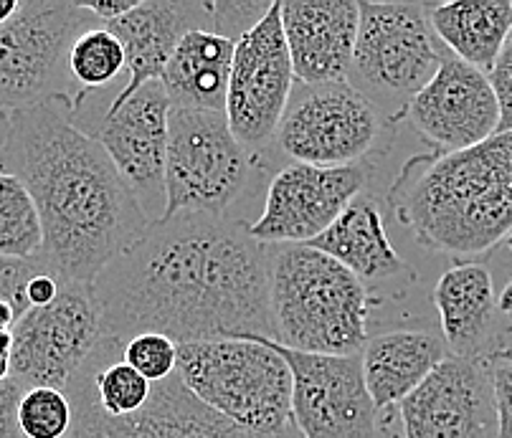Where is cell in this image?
<instances>
[{
	"instance_id": "f546056e",
	"label": "cell",
	"mask_w": 512,
	"mask_h": 438,
	"mask_svg": "<svg viewBox=\"0 0 512 438\" xmlns=\"http://www.w3.org/2000/svg\"><path fill=\"white\" fill-rule=\"evenodd\" d=\"M49 269L44 256L36 254L31 259H11V256H0V302H6L8 307L16 312L21 320L28 312V284L36 274ZM51 271V269H49Z\"/></svg>"
},
{
	"instance_id": "836d02e7",
	"label": "cell",
	"mask_w": 512,
	"mask_h": 438,
	"mask_svg": "<svg viewBox=\"0 0 512 438\" xmlns=\"http://www.w3.org/2000/svg\"><path fill=\"white\" fill-rule=\"evenodd\" d=\"M66 282H61L59 276L54 274V271H41V274H36L31 279V284H28V307H46V304L54 302L56 297H59L61 287H64Z\"/></svg>"
},
{
	"instance_id": "1f68e13d",
	"label": "cell",
	"mask_w": 512,
	"mask_h": 438,
	"mask_svg": "<svg viewBox=\"0 0 512 438\" xmlns=\"http://www.w3.org/2000/svg\"><path fill=\"white\" fill-rule=\"evenodd\" d=\"M487 76H490L497 104H500V132H512V33L507 38L500 59H497L495 69Z\"/></svg>"
},
{
	"instance_id": "52a82bcc",
	"label": "cell",
	"mask_w": 512,
	"mask_h": 438,
	"mask_svg": "<svg viewBox=\"0 0 512 438\" xmlns=\"http://www.w3.org/2000/svg\"><path fill=\"white\" fill-rule=\"evenodd\" d=\"M360 26L348 82L393 125L442 69L449 51L436 38L424 3L358 0Z\"/></svg>"
},
{
	"instance_id": "e0dca14e",
	"label": "cell",
	"mask_w": 512,
	"mask_h": 438,
	"mask_svg": "<svg viewBox=\"0 0 512 438\" xmlns=\"http://www.w3.org/2000/svg\"><path fill=\"white\" fill-rule=\"evenodd\" d=\"M401 438H487L497 416L487 360L447 355L398 406Z\"/></svg>"
},
{
	"instance_id": "4316f807",
	"label": "cell",
	"mask_w": 512,
	"mask_h": 438,
	"mask_svg": "<svg viewBox=\"0 0 512 438\" xmlns=\"http://www.w3.org/2000/svg\"><path fill=\"white\" fill-rule=\"evenodd\" d=\"M74 421L66 390L26 388L18 403V426L23 438H66Z\"/></svg>"
},
{
	"instance_id": "d6986e66",
	"label": "cell",
	"mask_w": 512,
	"mask_h": 438,
	"mask_svg": "<svg viewBox=\"0 0 512 438\" xmlns=\"http://www.w3.org/2000/svg\"><path fill=\"white\" fill-rule=\"evenodd\" d=\"M125 49L127 82L107 104L125 102L148 82H160L170 56L191 31H213L206 0H142L120 21L104 23Z\"/></svg>"
},
{
	"instance_id": "44dd1931",
	"label": "cell",
	"mask_w": 512,
	"mask_h": 438,
	"mask_svg": "<svg viewBox=\"0 0 512 438\" xmlns=\"http://www.w3.org/2000/svg\"><path fill=\"white\" fill-rule=\"evenodd\" d=\"M305 246L322 251L353 271L360 282L371 289L373 297H378L376 289L383 284L398 282L401 287H411L419 279L416 271L393 249L386 226H383L381 208L371 190L355 195L338 221Z\"/></svg>"
},
{
	"instance_id": "5bb4252c",
	"label": "cell",
	"mask_w": 512,
	"mask_h": 438,
	"mask_svg": "<svg viewBox=\"0 0 512 438\" xmlns=\"http://www.w3.org/2000/svg\"><path fill=\"white\" fill-rule=\"evenodd\" d=\"M295 84L279 3L274 0L264 21L236 41L231 61L224 114L234 137L246 150L267 155Z\"/></svg>"
},
{
	"instance_id": "9c48e42d",
	"label": "cell",
	"mask_w": 512,
	"mask_h": 438,
	"mask_svg": "<svg viewBox=\"0 0 512 438\" xmlns=\"http://www.w3.org/2000/svg\"><path fill=\"white\" fill-rule=\"evenodd\" d=\"M97 18L79 3L21 0V11L0 26V112H18L74 97L69 51Z\"/></svg>"
},
{
	"instance_id": "ba28073f",
	"label": "cell",
	"mask_w": 512,
	"mask_h": 438,
	"mask_svg": "<svg viewBox=\"0 0 512 438\" xmlns=\"http://www.w3.org/2000/svg\"><path fill=\"white\" fill-rule=\"evenodd\" d=\"M393 137L396 125L348 79L330 84L297 82L274 145L292 163L350 168L373 165L391 150Z\"/></svg>"
},
{
	"instance_id": "7402d4cb",
	"label": "cell",
	"mask_w": 512,
	"mask_h": 438,
	"mask_svg": "<svg viewBox=\"0 0 512 438\" xmlns=\"http://www.w3.org/2000/svg\"><path fill=\"white\" fill-rule=\"evenodd\" d=\"M447 345L436 332L419 327H396L368 337L360 365L365 388L378 411L398 416V406L429 378L447 357Z\"/></svg>"
},
{
	"instance_id": "f1b7e54d",
	"label": "cell",
	"mask_w": 512,
	"mask_h": 438,
	"mask_svg": "<svg viewBox=\"0 0 512 438\" xmlns=\"http://www.w3.org/2000/svg\"><path fill=\"white\" fill-rule=\"evenodd\" d=\"M213 21V33L239 41L246 31L264 21L274 0H206Z\"/></svg>"
},
{
	"instance_id": "d4e9b609",
	"label": "cell",
	"mask_w": 512,
	"mask_h": 438,
	"mask_svg": "<svg viewBox=\"0 0 512 438\" xmlns=\"http://www.w3.org/2000/svg\"><path fill=\"white\" fill-rule=\"evenodd\" d=\"M44 231L33 198L16 175L0 170V256L31 259L41 254Z\"/></svg>"
},
{
	"instance_id": "74e56055",
	"label": "cell",
	"mask_w": 512,
	"mask_h": 438,
	"mask_svg": "<svg viewBox=\"0 0 512 438\" xmlns=\"http://www.w3.org/2000/svg\"><path fill=\"white\" fill-rule=\"evenodd\" d=\"M16 322H18L16 312H13L6 302H0V332H13Z\"/></svg>"
},
{
	"instance_id": "8fae6325",
	"label": "cell",
	"mask_w": 512,
	"mask_h": 438,
	"mask_svg": "<svg viewBox=\"0 0 512 438\" xmlns=\"http://www.w3.org/2000/svg\"><path fill=\"white\" fill-rule=\"evenodd\" d=\"M66 395L74 411L66 438H302L295 426L282 433H256L236 426L203 406L178 373L155 383L150 401L130 416H109L102 411L87 363L74 375Z\"/></svg>"
},
{
	"instance_id": "f35d334b",
	"label": "cell",
	"mask_w": 512,
	"mask_h": 438,
	"mask_svg": "<svg viewBox=\"0 0 512 438\" xmlns=\"http://www.w3.org/2000/svg\"><path fill=\"white\" fill-rule=\"evenodd\" d=\"M21 11V0H0V26H6Z\"/></svg>"
},
{
	"instance_id": "4dcf8cb0",
	"label": "cell",
	"mask_w": 512,
	"mask_h": 438,
	"mask_svg": "<svg viewBox=\"0 0 512 438\" xmlns=\"http://www.w3.org/2000/svg\"><path fill=\"white\" fill-rule=\"evenodd\" d=\"M487 370H490L492 401H495L497 433L495 438H512V350L510 347H497L487 357Z\"/></svg>"
},
{
	"instance_id": "cb8c5ba5",
	"label": "cell",
	"mask_w": 512,
	"mask_h": 438,
	"mask_svg": "<svg viewBox=\"0 0 512 438\" xmlns=\"http://www.w3.org/2000/svg\"><path fill=\"white\" fill-rule=\"evenodd\" d=\"M236 41L213 31H191L170 56L160 82L173 107L224 112Z\"/></svg>"
},
{
	"instance_id": "6da1fadb",
	"label": "cell",
	"mask_w": 512,
	"mask_h": 438,
	"mask_svg": "<svg viewBox=\"0 0 512 438\" xmlns=\"http://www.w3.org/2000/svg\"><path fill=\"white\" fill-rule=\"evenodd\" d=\"M272 251L241 218L178 213L150 223L92 284L102 335L122 345L145 332L175 345L274 340Z\"/></svg>"
},
{
	"instance_id": "3957f363",
	"label": "cell",
	"mask_w": 512,
	"mask_h": 438,
	"mask_svg": "<svg viewBox=\"0 0 512 438\" xmlns=\"http://www.w3.org/2000/svg\"><path fill=\"white\" fill-rule=\"evenodd\" d=\"M386 203L424 249L454 264L487 259L512 231V132L462 152L409 157Z\"/></svg>"
},
{
	"instance_id": "83f0119b",
	"label": "cell",
	"mask_w": 512,
	"mask_h": 438,
	"mask_svg": "<svg viewBox=\"0 0 512 438\" xmlns=\"http://www.w3.org/2000/svg\"><path fill=\"white\" fill-rule=\"evenodd\" d=\"M122 360L150 383H163L178 370V345L170 337L145 332L125 342Z\"/></svg>"
},
{
	"instance_id": "7c38bea8",
	"label": "cell",
	"mask_w": 512,
	"mask_h": 438,
	"mask_svg": "<svg viewBox=\"0 0 512 438\" xmlns=\"http://www.w3.org/2000/svg\"><path fill=\"white\" fill-rule=\"evenodd\" d=\"M11 337V378L26 388L66 390L104 337L94 287L66 282L54 302L28 309Z\"/></svg>"
},
{
	"instance_id": "ffe728a7",
	"label": "cell",
	"mask_w": 512,
	"mask_h": 438,
	"mask_svg": "<svg viewBox=\"0 0 512 438\" xmlns=\"http://www.w3.org/2000/svg\"><path fill=\"white\" fill-rule=\"evenodd\" d=\"M434 304L447 352L462 360H487L512 335L497 309L492 274L482 261H457L434 287Z\"/></svg>"
},
{
	"instance_id": "5b68a950",
	"label": "cell",
	"mask_w": 512,
	"mask_h": 438,
	"mask_svg": "<svg viewBox=\"0 0 512 438\" xmlns=\"http://www.w3.org/2000/svg\"><path fill=\"white\" fill-rule=\"evenodd\" d=\"M183 385L203 406L256 433H282L292 421V370L267 337L178 345Z\"/></svg>"
},
{
	"instance_id": "9a60e30c",
	"label": "cell",
	"mask_w": 512,
	"mask_h": 438,
	"mask_svg": "<svg viewBox=\"0 0 512 438\" xmlns=\"http://www.w3.org/2000/svg\"><path fill=\"white\" fill-rule=\"evenodd\" d=\"M373 165L317 168L289 163L269 180L264 211L249 223L256 241L269 246L312 244L338 221L355 195L368 190Z\"/></svg>"
},
{
	"instance_id": "2e32d148",
	"label": "cell",
	"mask_w": 512,
	"mask_h": 438,
	"mask_svg": "<svg viewBox=\"0 0 512 438\" xmlns=\"http://www.w3.org/2000/svg\"><path fill=\"white\" fill-rule=\"evenodd\" d=\"M404 122L431 152L449 155L497 135L500 104L490 76L449 54L434 79L411 99Z\"/></svg>"
},
{
	"instance_id": "4fadbf2b",
	"label": "cell",
	"mask_w": 512,
	"mask_h": 438,
	"mask_svg": "<svg viewBox=\"0 0 512 438\" xmlns=\"http://www.w3.org/2000/svg\"><path fill=\"white\" fill-rule=\"evenodd\" d=\"M292 370V421L302 438H398V416L378 411L360 355H307L277 345Z\"/></svg>"
},
{
	"instance_id": "ac0fdd59",
	"label": "cell",
	"mask_w": 512,
	"mask_h": 438,
	"mask_svg": "<svg viewBox=\"0 0 512 438\" xmlns=\"http://www.w3.org/2000/svg\"><path fill=\"white\" fill-rule=\"evenodd\" d=\"M284 41L302 84L343 82L358 41V0H279Z\"/></svg>"
},
{
	"instance_id": "7a4b0ae2",
	"label": "cell",
	"mask_w": 512,
	"mask_h": 438,
	"mask_svg": "<svg viewBox=\"0 0 512 438\" xmlns=\"http://www.w3.org/2000/svg\"><path fill=\"white\" fill-rule=\"evenodd\" d=\"M74 97L11 112L0 170L39 211L41 256L61 282L94 284L150 228L104 147L71 119Z\"/></svg>"
},
{
	"instance_id": "277c9868",
	"label": "cell",
	"mask_w": 512,
	"mask_h": 438,
	"mask_svg": "<svg viewBox=\"0 0 512 438\" xmlns=\"http://www.w3.org/2000/svg\"><path fill=\"white\" fill-rule=\"evenodd\" d=\"M274 342L307 355L355 357L368 342L371 314L381 299L353 271L305 244L272 251Z\"/></svg>"
},
{
	"instance_id": "e575fe53",
	"label": "cell",
	"mask_w": 512,
	"mask_h": 438,
	"mask_svg": "<svg viewBox=\"0 0 512 438\" xmlns=\"http://www.w3.org/2000/svg\"><path fill=\"white\" fill-rule=\"evenodd\" d=\"M79 6L87 13H92V16L104 26V23L120 21L122 16H127V13L137 6V0L135 3H127V0H112V3H79Z\"/></svg>"
},
{
	"instance_id": "8d00e7d4",
	"label": "cell",
	"mask_w": 512,
	"mask_h": 438,
	"mask_svg": "<svg viewBox=\"0 0 512 438\" xmlns=\"http://www.w3.org/2000/svg\"><path fill=\"white\" fill-rule=\"evenodd\" d=\"M497 309H500L502 320L507 322V327H510L512 332V276L510 282L505 284V289L500 292V297H497Z\"/></svg>"
},
{
	"instance_id": "d6a6232c",
	"label": "cell",
	"mask_w": 512,
	"mask_h": 438,
	"mask_svg": "<svg viewBox=\"0 0 512 438\" xmlns=\"http://www.w3.org/2000/svg\"><path fill=\"white\" fill-rule=\"evenodd\" d=\"M26 385L16 378H6L0 383V438H23L18 426V403H21Z\"/></svg>"
},
{
	"instance_id": "30bf717a",
	"label": "cell",
	"mask_w": 512,
	"mask_h": 438,
	"mask_svg": "<svg viewBox=\"0 0 512 438\" xmlns=\"http://www.w3.org/2000/svg\"><path fill=\"white\" fill-rule=\"evenodd\" d=\"M170 109L173 104L163 82H148L125 102L104 109H97L82 92L71 107V119L104 147L150 223L163 221L168 208L165 160Z\"/></svg>"
},
{
	"instance_id": "8992f818",
	"label": "cell",
	"mask_w": 512,
	"mask_h": 438,
	"mask_svg": "<svg viewBox=\"0 0 512 438\" xmlns=\"http://www.w3.org/2000/svg\"><path fill=\"white\" fill-rule=\"evenodd\" d=\"M267 155L246 150L224 112L173 107L168 117V160L163 221L178 213L229 218V211L267 170Z\"/></svg>"
},
{
	"instance_id": "603a6c76",
	"label": "cell",
	"mask_w": 512,
	"mask_h": 438,
	"mask_svg": "<svg viewBox=\"0 0 512 438\" xmlns=\"http://www.w3.org/2000/svg\"><path fill=\"white\" fill-rule=\"evenodd\" d=\"M426 18L444 49L482 74H490L512 33L510 0L424 3Z\"/></svg>"
},
{
	"instance_id": "d590c367",
	"label": "cell",
	"mask_w": 512,
	"mask_h": 438,
	"mask_svg": "<svg viewBox=\"0 0 512 438\" xmlns=\"http://www.w3.org/2000/svg\"><path fill=\"white\" fill-rule=\"evenodd\" d=\"M11 350L13 337L11 332H0V383L11 378Z\"/></svg>"
},
{
	"instance_id": "ab89813d",
	"label": "cell",
	"mask_w": 512,
	"mask_h": 438,
	"mask_svg": "<svg viewBox=\"0 0 512 438\" xmlns=\"http://www.w3.org/2000/svg\"><path fill=\"white\" fill-rule=\"evenodd\" d=\"M505 241H507V246H510V251H512V231L507 233V238H505Z\"/></svg>"
},
{
	"instance_id": "484cf974",
	"label": "cell",
	"mask_w": 512,
	"mask_h": 438,
	"mask_svg": "<svg viewBox=\"0 0 512 438\" xmlns=\"http://www.w3.org/2000/svg\"><path fill=\"white\" fill-rule=\"evenodd\" d=\"M125 71V49L112 31L94 26L74 41L69 51V74L79 92H94L112 84Z\"/></svg>"
}]
</instances>
